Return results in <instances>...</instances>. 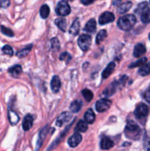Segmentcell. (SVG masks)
I'll list each match as a JSON object with an SVG mask.
<instances>
[{
    "instance_id": "cell-1",
    "label": "cell",
    "mask_w": 150,
    "mask_h": 151,
    "mask_svg": "<svg viewBox=\"0 0 150 151\" xmlns=\"http://www.w3.org/2000/svg\"><path fill=\"white\" fill-rule=\"evenodd\" d=\"M136 17L134 15L129 14L119 18L117 25L121 29L124 31L129 30L136 23Z\"/></svg>"
},
{
    "instance_id": "cell-2",
    "label": "cell",
    "mask_w": 150,
    "mask_h": 151,
    "mask_svg": "<svg viewBox=\"0 0 150 151\" xmlns=\"http://www.w3.org/2000/svg\"><path fill=\"white\" fill-rule=\"evenodd\" d=\"M124 133L125 136L128 139L136 140L141 136V128H139V126L137 124H135L132 121H129L126 124V127H125Z\"/></svg>"
},
{
    "instance_id": "cell-3",
    "label": "cell",
    "mask_w": 150,
    "mask_h": 151,
    "mask_svg": "<svg viewBox=\"0 0 150 151\" xmlns=\"http://www.w3.org/2000/svg\"><path fill=\"white\" fill-rule=\"evenodd\" d=\"M149 107L144 103H140L135 108V110L134 111L135 117L138 119H145L149 114Z\"/></svg>"
},
{
    "instance_id": "cell-4",
    "label": "cell",
    "mask_w": 150,
    "mask_h": 151,
    "mask_svg": "<svg viewBox=\"0 0 150 151\" xmlns=\"http://www.w3.org/2000/svg\"><path fill=\"white\" fill-rule=\"evenodd\" d=\"M91 37L88 35L83 34L78 38V45L80 47L81 50L84 52H86L89 50L91 45Z\"/></svg>"
},
{
    "instance_id": "cell-5",
    "label": "cell",
    "mask_w": 150,
    "mask_h": 151,
    "mask_svg": "<svg viewBox=\"0 0 150 151\" xmlns=\"http://www.w3.org/2000/svg\"><path fill=\"white\" fill-rule=\"evenodd\" d=\"M56 13L59 16H67L71 13V7L66 1H60L56 7Z\"/></svg>"
},
{
    "instance_id": "cell-6",
    "label": "cell",
    "mask_w": 150,
    "mask_h": 151,
    "mask_svg": "<svg viewBox=\"0 0 150 151\" xmlns=\"http://www.w3.org/2000/svg\"><path fill=\"white\" fill-rule=\"evenodd\" d=\"M111 106V101L107 99H101L96 103V109L99 112H104L108 110Z\"/></svg>"
},
{
    "instance_id": "cell-7",
    "label": "cell",
    "mask_w": 150,
    "mask_h": 151,
    "mask_svg": "<svg viewBox=\"0 0 150 151\" xmlns=\"http://www.w3.org/2000/svg\"><path fill=\"white\" fill-rule=\"evenodd\" d=\"M115 20V16L111 12H104L100 16L99 19V23L101 25L113 22Z\"/></svg>"
},
{
    "instance_id": "cell-8",
    "label": "cell",
    "mask_w": 150,
    "mask_h": 151,
    "mask_svg": "<svg viewBox=\"0 0 150 151\" xmlns=\"http://www.w3.org/2000/svg\"><path fill=\"white\" fill-rule=\"evenodd\" d=\"M71 116V114H70L69 112H63L57 117L56 125L59 127H61L63 124L70 121Z\"/></svg>"
},
{
    "instance_id": "cell-9",
    "label": "cell",
    "mask_w": 150,
    "mask_h": 151,
    "mask_svg": "<svg viewBox=\"0 0 150 151\" xmlns=\"http://www.w3.org/2000/svg\"><path fill=\"white\" fill-rule=\"evenodd\" d=\"M81 141H82V136L78 133H76L69 139L68 143L71 147H75L81 142Z\"/></svg>"
},
{
    "instance_id": "cell-10",
    "label": "cell",
    "mask_w": 150,
    "mask_h": 151,
    "mask_svg": "<svg viewBox=\"0 0 150 151\" xmlns=\"http://www.w3.org/2000/svg\"><path fill=\"white\" fill-rule=\"evenodd\" d=\"M114 145L113 140L110 139L108 137H103L100 142V147L102 150H109L112 148Z\"/></svg>"
},
{
    "instance_id": "cell-11",
    "label": "cell",
    "mask_w": 150,
    "mask_h": 151,
    "mask_svg": "<svg viewBox=\"0 0 150 151\" xmlns=\"http://www.w3.org/2000/svg\"><path fill=\"white\" fill-rule=\"evenodd\" d=\"M61 86V82H60V78L57 75L54 76L51 81V88L53 92L57 93L60 90Z\"/></svg>"
},
{
    "instance_id": "cell-12",
    "label": "cell",
    "mask_w": 150,
    "mask_h": 151,
    "mask_svg": "<svg viewBox=\"0 0 150 151\" xmlns=\"http://www.w3.org/2000/svg\"><path fill=\"white\" fill-rule=\"evenodd\" d=\"M146 53V47L144 44H138L134 48L133 55L135 58H140Z\"/></svg>"
},
{
    "instance_id": "cell-13",
    "label": "cell",
    "mask_w": 150,
    "mask_h": 151,
    "mask_svg": "<svg viewBox=\"0 0 150 151\" xmlns=\"http://www.w3.org/2000/svg\"><path fill=\"white\" fill-rule=\"evenodd\" d=\"M32 123H33V116L31 114H27L24 117L23 121V129L25 131H29L32 126Z\"/></svg>"
},
{
    "instance_id": "cell-14",
    "label": "cell",
    "mask_w": 150,
    "mask_h": 151,
    "mask_svg": "<svg viewBox=\"0 0 150 151\" xmlns=\"http://www.w3.org/2000/svg\"><path fill=\"white\" fill-rule=\"evenodd\" d=\"M79 29H80V24H79V19H76L72 23L70 29H69V33L72 35H76L79 33Z\"/></svg>"
},
{
    "instance_id": "cell-15",
    "label": "cell",
    "mask_w": 150,
    "mask_h": 151,
    "mask_svg": "<svg viewBox=\"0 0 150 151\" xmlns=\"http://www.w3.org/2000/svg\"><path fill=\"white\" fill-rule=\"evenodd\" d=\"M115 66H116V64H115L114 62H111V63H109V64L107 66V67L105 68V69L103 71L102 75H101L102 78L106 79V78H108V77L113 73V71H114Z\"/></svg>"
},
{
    "instance_id": "cell-16",
    "label": "cell",
    "mask_w": 150,
    "mask_h": 151,
    "mask_svg": "<svg viewBox=\"0 0 150 151\" xmlns=\"http://www.w3.org/2000/svg\"><path fill=\"white\" fill-rule=\"evenodd\" d=\"M96 29V22L95 19H90L87 22L85 26V28H84V29L88 32H94Z\"/></svg>"
},
{
    "instance_id": "cell-17",
    "label": "cell",
    "mask_w": 150,
    "mask_h": 151,
    "mask_svg": "<svg viewBox=\"0 0 150 151\" xmlns=\"http://www.w3.org/2000/svg\"><path fill=\"white\" fill-rule=\"evenodd\" d=\"M84 117H85V120L87 123L91 124L95 121L96 116L95 114H94V111L91 109H89L85 113L84 115Z\"/></svg>"
},
{
    "instance_id": "cell-18",
    "label": "cell",
    "mask_w": 150,
    "mask_h": 151,
    "mask_svg": "<svg viewBox=\"0 0 150 151\" xmlns=\"http://www.w3.org/2000/svg\"><path fill=\"white\" fill-rule=\"evenodd\" d=\"M22 72V68L20 65H14V66H11V67L9 68L8 72L10 74V75L14 78L19 76Z\"/></svg>"
},
{
    "instance_id": "cell-19",
    "label": "cell",
    "mask_w": 150,
    "mask_h": 151,
    "mask_svg": "<svg viewBox=\"0 0 150 151\" xmlns=\"http://www.w3.org/2000/svg\"><path fill=\"white\" fill-rule=\"evenodd\" d=\"M132 5V3L129 1L122 3V4H121L120 6L118 7V13H119V14H122V13H126V12H127L128 10L131 8Z\"/></svg>"
},
{
    "instance_id": "cell-20",
    "label": "cell",
    "mask_w": 150,
    "mask_h": 151,
    "mask_svg": "<svg viewBox=\"0 0 150 151\" xmlns=\"http://www.w3.org/2000/svg\"><path fill=\"white\" fill-rule=\"evenodd\" d=\"M8 119L10 124L13 125L18 123V122L19 120V116H18V114L16 112H14L13 110H10V109L8 111Z\"/></svg>"
},
{
    "instance_id": "cell-21",
    "label": "cell",
    "mask_w": 150,
    "mask_h": 151,
    "mask_svg": "<svg viewBox=\"0 0 150 151\" xmlns=\"http://www.w3.org/2000/svg\"><path fill=\"white\" fill-rule=\"evenodd\" d=\"M141 22L144 24L149 23L150 22V8L147 7L146 10H144L141 13Z\"/></svg>"
},
{
    "instance_id": "cell-22",
    "label": "cell",
    "mask_w": 150,
    "mask_h": 151,
    "mask_svg": "<svg viewBox=\"0 0 150 151\" xmlns=\"http://www.w3.org/2000/svg\"><path fill=\"white\" fill-rule=\"evenodd\" d=\"M138 73L141 76H146L149 74H150V62L146 63H145L144 65H142L138 70Z\"/></svg>"
},
{
    "instance_id": "cell-23",
    "label": "cell",
    "mask_w": 150,
    "mask_h": 151,
    "mask_svg": "<svg viewBox=\"0 0 150 151\" xmlns=\"http://www.w3.org/2000/svg\"><path fill=\"white\" fill-rule=\"evenodd\" d=\"M81 108H82V102L79 100H74L71 103L69 109L73 113H77L80 110Z\"/></svg>"
},
{
    "instance_id": "cell-24",
    "label": "cell",
    "mask_w": 150,
    "mask_h": 151,
    "mask_svg": "<svg viewBox=\"0 0 150 151\" xmlns=\"http://www.w3.org/2000/svg\"><path fill=\"white\" fill-rule=\"evenodd\" d=\"M76 131L77 132H81L84 133L88 130V124H87L86 122L83 120L79 121V122L76 125V128H75Z\"/></svg>"
},
{
    "instance_id": "cell-25",
    "label": "cell",
    "mask_w": 150,
    "mask_h": 151,
    "mask_svg": "<svg viewBox=\"0 0 150 151\" xmlns=\"http://www.w3.org/2000/svg\"><path fill=\"white\" fill-rule=\"evenodd\" d=\"M107 31L105 29H101L99 32V33L97 34L96 38V44H100L104 40V38L107 37Z\"/></svg>"
},
{
    "instance_id": "cell-26",
    "label": "cell",
    "mask_w": 150,
    "mask_h": 151,
    "mask_svg": "<svg viewBox=\"0 0 150 151\" xmlns=\"http://www.w3.org/2000/svg\"><path fill=\"white\" fill-rule=\"evenodd\" d=\"M116 88H117V83L116 82H113L106 88L105 91H104V94L107 96H110L113 94H114L115 91H116Z\"/></svg>"
},
{
    "instance_id": "cell-27",
    "label": "cell",
    "mask_w": 150,
    "mask_h": 151,
    "mask_svg": "<svg viewBox=\"0 0 150 151\" xmlns=\"http://www.w3.org/2000/svg\"><path fill=\"white\" fill-rule=\"evenodd\" d=\"M55 24L59 27V29H61L62 31L65 32L66 30V19H63V18H59L55 20Z\"/></svg>"
},
{
    "instance_id": "cell-28",
    "label": "cell",
    "mask_w": 150,
    "mask_h": 151,
    "mask_svg": "<svg viewBox=\"0 0 150 151\" xmlns=\"http://www.w3.org/2000/svg\"><path fill=\"white\" fill-rule=\"evenodd\" d=\"M49 7L47 4H44V5L41 6V9H40V15L43 19H46L49 15Z\"/></svg>"
},
{
    "instance_id": "cell-29",
    "label": "cell",
    "mask_w": 150,
    "mask_h": 151,
    "mask_svg": "<svg viewBox=\"0 0 150 151\" xmlns=\"http://www.w3.org/2000/svg\"><path fill=\"white\" fill-rule=\"evenodd\" d=\"M82 96L84 97V98L85 99V100L88 102L91 101L93 99V97H94V94H93L92 91L89 89H87V88L82 90Z\"/></svg>"
},
{
    "instance_id": "cell-30",
    "label": "cell",
    "mask_w": 150,
    "mask_h": 151,
    "mask_svg": "<svg viewBox=\"0 0 150 151\" xmlns=\"http://www.w3.org/2000/svg\"><path fill=\"white\" fill-rule=\"evenodd\" d=\"M32 47V45H29V47H25V48H24L23 50H20V51L18 52L17 54H16V55H17V56L19 58L25 57V56H26L28 54H29V52H30Z\"/></svg>"
},
{
    "instance_id": "cell-31",
    "label": "cell",
    "mask_w": 150,
    "mask_h": 151,
    "mask_svg": "<svg viewBox=\"0 0 150 151\" xmlns=\"http://www.w3.org/2000/svg\"><path fill=\"white\" fill-rule=\"evenodd\" d=\"M60 41L57 38H54L51 40V49L52 51L56 52L60 50Z\"/></svg>"
},
{
    "instance_id": "cell-32",
    "label": "cell",
    "mask_w": 150,
    "mask_h": 151,
    "mask_svg": "<svg viewBox=\"0 0 150 151\" xmlns=\"http://www.w3.org/2000/svg\"><path fill=\"white\" fill-rule=\"evenodd\" d=\"M144 147L146 150H150V132L145 134L144 139Z\"/></svg>"
},
{
    "instance_id": "cell-33",
    "label": "cell",
    "mask_w": 150,
    "mask_h": 151,
    "mask_svg": "<svg viewBox=\"0 0 150 151\" xmlns=\"http://www.w3.org/2000/svg\"><path fill=\"white\" fill-rule=\"evenodd\" d=\"M147 7H149L148 3L146 2V1H144V2H142V3H141V4H138V7H137L136 9H135V12L136 13H138V14H141V13H142L144 10H146Z\"/></svg>"
},
{
    "instance_id": "cell-34",
    "label": "cell",
    "mask_w": 150,
    "mask_h": 151,
    "mask_svg": "<svg viewBox=\"0 0 150 151\" xmlns=\"http://www.w3.org/2000/svg\"><path fill=\"white\" fill-rule=\"evenodd\" d=\"M146 60H147L146 58H141L140 60H137V61L134 62V63H132V64L129 65V67L132 68V67H138V66H141L142 65H144V63L146 62Z\"/></svg>"
},
{
    "instance_id": "cell-35",
    "label": "cell",
    "mask_w": 150,
    "mask_h": 151,
    "mask_svg": "<svg viewBox=\"0 0 150 151\" xmlns=\"http://www.w3.org/2000/svg\"><path fill=\"white\" fill-rule=\"evenodd\" d=\"M1 31L4 35H7L8 37H13L14 35L13 30L10 28H7L4 26H1Z\"/></svg>"
},
{
    "instance_id": "cell-36",
    "label": "cell",
    "mask_w": 150,
    "mask_h": 151,
    "mask_svg": "<svg viewBox=\"0 0 150 151\" xmlns=\"http://www.w3.org/2000/svg\"><path fill=\"white\" fill-rule=\"evenodd\" d=\"M1 50H2L3 53L5 55H7L13 56V50L12 49V47L9 45H5L1 48Z\"/></svg>"
},
{
    "instance_id": "cell-37",
    "label": "cell",
    "mask_w": 150,
    "mask_h": 151,
    "mask_svg": "<svg viewBox=\"0 0 150 151\" xmlns=\"http://www.w3.org/2000/svg\"><path fill=\"white\" fill-rule=\"evenodd\" d=\"M71 55L68 52H63L60 55V60H63V61L66 62V63H69L71 60Z\"/></svg>"
},
{
    "instance_id": "cell-38",
    "label": "cell",
    "mask_w": 150,
    "mask_h": 151,
    "mask_svg": "<svg viewBox=\"0 0 150 151\" xmlns=\"http://www.w3.org/2000/svg\"><path fill=\"white\" fill-rule=\"evenodd\" d=\"M144 97L146 100V101H147L148 103H150V89L146 91V92L144 93Z\"/></svg>"
},
{
    "instance_id": "cell-39",
    "label": "cell",
    "mask_w": 150,
    "mask_h": 151,
    "mask_svg": "<svg viewBox=\"0 0 150 151\" xmlns=\"http://www.w3.org/2000/svg\"><path fill=\"white\" fill-rule=\"evenodd\" d=\"M1 4H2L3 8H7L10 6V0H1Z\"/></svg>"
},
{
    "instance_id": "cell-40",
    "label": "cell",
    "mask_w": 150,
    "mask_h": 151,
    "mask_svg": "<svg viewBox=\"0 0 150 151\" xmlns=\"http://www.w3.org/2000/svg\"><path fill=\"white\" fill-rule=\"evenodd\" d=\"M80 1L83 4H85V5H88V4H91L94 0H80Z\"/></svg>"
},
{
    "instance_id": "cell-41",
    "label": "cell",
    "mask_w": 150,
    "mask_h": 151,
    "mask_svg": "<svg viewBox=\"0 0 150 151\" xmlns=\"http://www.w3.org/2000/svg\"><path fill=\"white\" fill-rule=\"evenodd\" d=\"M122 0H113V4L114 6L116 5H119V4H121V2Z\"/></svg>"
},
{
    "instance_id": "cell-42",
    "label": "cell",
    "mask_w": 150,
    "mask_h": 151,
    "mask_svg": "<svg viewBox=\"0 0 150 151\" xmlns=\"http://www.w3.org/2000/svg\"><path fill=\"white\" fill-rule=\"evenodd\" d=\"M1 7H2V4H1V1L0 0V8H1Z\"/></svg>"
},
{
    "instance_id": "cell-43",
    "label": "cell",
    "mask_w": 150,
    "mask_h": 151,
    "mask_svg": "<svg viewBox=\"0 0 150 151\" xmlns=\"http://www.w3.org/2000/svg\"><path fill=\"white\" fill-rule=\"evenodd\" d=\"M66 1H72V0H66Z\"/></svg>"
},
{
    "instance_id": "cell-44",
    "label": "cell",
    "mask_w": 150,
    "mask_h": 151,
    "mask_svg": "<svg viewBox=\"0 0 150 151\" xmlns=\"http://www.w3.org/2000/svg\"><path fill=\"white\" fill-rule=\"evenodd\" d=\"M149 39H150V34H149Z\"/></svg>"
},
{
    "instance_id": "cell-45",
    "label": "cell",
    "mask_w": 150,
    "mask_h": 151,
    "mask_svg": "<svg viewBox=\"0 0 150 151\" xmlns=\"http://www.w3.org/2000/svg\"><path fill=\"white\" fill-rule=\"evenodd\" d=\"M149 2H150V0H149Z\"/></svg>"
}]
</instances>
